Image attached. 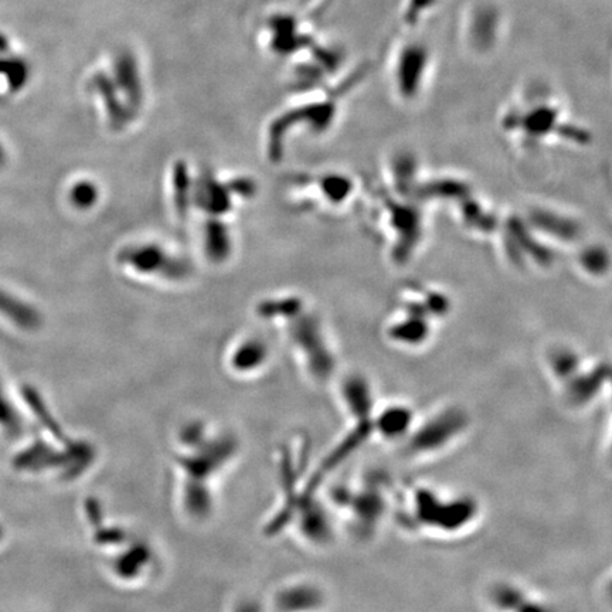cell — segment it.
Listing matches in <instances>:
<instances>
[{"label": "cell", "instance_id": "1", "mask_svg": "<svg viewBox=\"0 0 612 612\" xmlns=\"http://www.w3.org/2000/svg\"><path fill=\"white\" fill-rule=\"evenodd\" d=\"M481 518V503L469 493L444 492L433 485L411 486L404 520L411 530L435 537H457Z\"/></svg>", "mask_w": 612, "mask_h": 612}, {"label": "cell", "instance_id": "8", "mask_svg": "<svg viewBox=\"0 0 612 612\" xmlns=\"http://www.w3.org/2000/svg\"><path fill=\"white\" fill-rule=\"evenodd\" d=\"M0 316L13 323L20 331H39L43 325L42 312L36 306L5 289H0Z\"/></svg>", "mask_w": 612, "mask_h": 612}, {"label": "cell", "instance_id": "9", "mask_svg": "<svg viewBox=\"0 0 612 612\" xmlns=\"http://www.w3.org/2000/svg\"><path fill=\"white\" fill-rule=\"evenodd\" d=\"M152 552L146 544H136L134 549L128 550L124 556H119L112 563V570H115V576L119 580L134 581L141 577L146 569H149L152 563Z\"/></svg>", "mask_w": 612, "mask_h": 612}, {"label": "cell", "instance_id": "10", "mask_svg": "<svg viewBox=\"0 0 612 612\" xmlns=\"http://www.w3.org/2000/svg\"><path fill=\"white\" fill-rule=\"evenodd\" d=\"M425 56L423 51L408 49L401 54L399 73L396 74L399 80L400 91L406 97H411L417 93L418 81H421L424 73Z\"/></svg>", "mask_w": 612, "mask_h": 612}, {"label": "cell", "instance_id": "4", "mask_svg": "<svg viewBox=\"0 0 612 612\" xmlns=\"http://www.w3.org/2000/svg\"><path fill=\"white\" fill-rule=\"evenodd\" d=\"M486 601L493 612H556L549 600L513 581L493 584Z\"/></svg>", "mask_w": 612, "mask_h": 612}, {"label": "cell", "instance_id": "6", "mask_svg": "<svg viewBox=\"0 0 612 612\" xmlns=\"http://www.w3.org/2000/svg\"><path fill=\"white\" fill-rule=\"evenodd\" d=\"M325 603V593L312 581H292L274 595L277 612H318Z\"/></svg>", "mask_w": 612, "mask_h": 612}, {"label": "cell", "instance_id": "17", "mask_svg": "<svg viewBox=\"0 0 612 612\" xmlns=\"http://www.w3.org/2000/svg\"><path fill=\"white\" fill-rule=\"evenodd\" d=\"M605 588H607V590L605 591H607L608 597H610V600L612 603V574H611V577L608 578V583H607V586H605Z\"/></svg>", "mask_w": 612, "mask_h": 612}, {"label": "cell", "instance_id": "14", "mask_svg": "<svg viewBox=\"0 0 612 612\" xmlns=\"http://www.w3.org/2000/svg\"><path fill=\"white\" fill-rule=\"evenodd\" d=\"M100 190L90 180H81L71 187L70 202L78 210H88L98 202Z\"/></svg>", "mask_w": 612, "mask_h": 612}, {"label": "cell", "instance_id": "15", "mask_svg": "<svg viewBox=\"0 0 612 612\" xmlns=\"http://www.w3.org/2000/svg\"><path fill=\"white\" fill-rule=\"evenodd\" d=\"M8 162V152H6L5 146L0 142V169Z\"/></svg>", "mask_w": 612, "mask_h": 612}, {"label": "cell", "instance_id": "12", "mask_svg": "<svg viewBox=\"0 0 612 612\" xmlns=\"http://www.w3.org/2000/svg\"><path fill=\"white\" fill-rule=\"evenodd\" d=\"M265 359H267V349L264 348L263 343L253 340L237 348L231 356V367L237 373L254 372L258 367L263 366Z\"/></svg>", "mask_w": 612, "mask_h": 612}, {"label": "cell", "instance_id": "3", "mask_svg": "<svg viewBox=\"0 0 612 612\" xmlns=\"http://www.w3.org/2000/svg\"><path fill=\"white\" fill-rule=\"evenodd\" d=\"M471 427L467 411L458 406L438 408L427 417L418 418L413 431L403 442L408 457L428 459L454 448Z\"/></svg>", "mask_w": 612, "mask_h": 612}, {"label": "cell", "instance_id": "19", "mask_svg": "<svg viewBox=\"0 0 612 612\" xmlns=\"http://www.w3.org/2000/svg\"><path fill=\"white\" fill-rule=\"evenodd\" d=\"M610 452H611V457H612V425H611V431H610Z\"/></svg>", "mask_w": 612, "mask_h": 612}, {"label": "cell", "instance_id": "11", "mask_svg": "<svg viewBox=\"0 0 612 612\" xmlns=\"http://www.w3.org/2000/svg\"><path fill=\"white\" fill-rule=\"evenodd\" d=\"M29 78L30 67L25 59L0 54V81L5 85L6 93H19L29 83Z\"/></svg>", "mask_w": 612, "mask_h": 612}, {"label": "cell", "instance_id": "2", "mask_svg": "<svg viewBox=\"0 0 612 612\" xmlns=\"http://www.w3.org/2000/svg\"><path fill=\"white\" fill-rule=\"evenodd\" d=\"M56 442L32 441L13 461L17 471L34 475H53L61 481H71L83 475L93 465V445L85 441H74L67 447H56Z\"/></svg>", "mask_w": 612, "mask_h": 612}, {"label": "cell", "instance_id": "5", "mask_svg": "<svg viewBox=\"0 0 612 612\" xmlns=\"http://www.w3.org/2000/svg\"><path fill=\"white\" fill-rule=\"evenodd\" d=\"M413 408L407 404H390L374 411L372 418L373 435L389 442H404L417 423Z\"/></svg>", "mask_w": 612, "mask_h": 612}, {"label": "cell", "instance_id": "7", "mask_svg": "<svg viewBox=\"0 0 612 612\" xmlns=\"http://www.w3.org/2000/svg\"><path fill=\"white\" fill-rule=\"evenodd\" d=\"M343 401L350 418L355 425L372 424L376 404H374L372 389L362 377H350L343 383Z\"/></svg>", "mask_w": 612, "mask_h": 612}, {"label": "cell", "instance_id": "13", "mask_svg": "<svg viewBox=\"0 0 612 612\" xmlns=\"http://www.w3.org/2000/svg\"><path fill=\"white\" fill-rule=\"evenodd\" d=\"M22 427V416L0 382V433L15 437L22 433Z\"/></svg>", "mask_w": 612, "mask_h": 612}, {"label": "cell", "instance_id": "16", "mask_svg": "<svg viewBox=\"0 0 612 612\" xmlns=\"http://www.w3.org/2000/svg\"><path fill=\"white\" fill-rule=\"evenodd\" d=\"M9 50L8 39L0 33V54H6Z\"/></svg>", "mask_w": 612, "mask_h": 612}, {"label": "cell", "instance_id": "18", "mask_svg": "<svg viewBox=\"0 0 612 612\" xmlns=\"http://www.w3.org/2000/svg\"><path fill=\"white\" fill-rule=\"evenodd\" d=\"M3 536H5V530H3V527L0 526V542H2Z\"/></svg>", "mask_w": 612, "mask_h": 612}]
</instances>
